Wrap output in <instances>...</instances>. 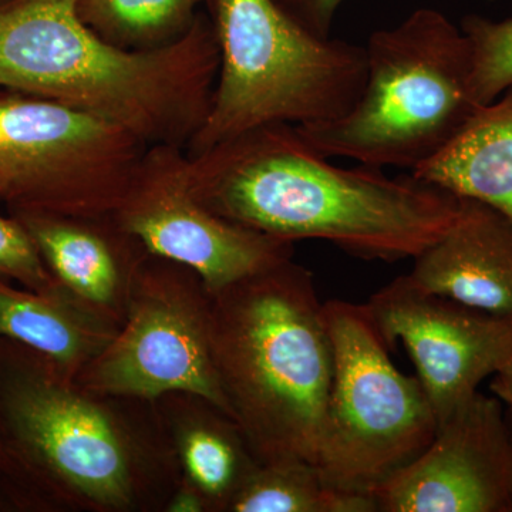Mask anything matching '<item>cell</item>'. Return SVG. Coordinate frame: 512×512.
I'll return each mask as SVG.
<instances>
[{
  "mask_svg": "<svg viewBox=\"0 0 512 512\" xmlns=\"http://www.w3.org/2000/svg\"><path fill=\"white\" fill-rule=\"evenodd\" d=\"M180 480L154 400L0 338V512H164Z\"/></svg>",
  "mask_w": 512,
  "mask_h": 512,
  "instance_id": "1",
  "label": "cell"
},
{
  "mask_svg": "<svg viewBox=\"0 0 512 512\" xmlns=\"http://www.w3.org/2000/svg\"><path fill=\"white\" fill-rule=\"evenodd\" d=\"M329 160L296 126L266 124L188 156L190 191L244 227L293 244L322 239L369 261L416 258L463 210V198L413 174Z\"/></svg>",
  "mask_w": 512,
  "mask_h": 512,
  "instance_id": "2",
  "label": "cell"
},
{
  "mask_svg": "<svg viewBox=\"0 0 512 512\" xmlns=\"http://www.w3.org/2000/svg\"><path fill=\"white\" fill-rule=\"evenodd\" d=\"M218 70L220 47L204 13L173 45L130 52L87 28L76 0L0 5V89L93 114L147 146L187 148L207 119Z\"/></svg>",
  "mask_w": 512,
  "mask_h": 512,
  "instance_id": "3",
  "label": "cell"
},
{
  "mask_svg": "<svg viewBox=\"0 0 512 512\" xmlns=\"http://www.w3.org/2000/svg\"><path fill=\"white\" fill-rule=\"evenodd\" d=\"M212 353L256 460L315 463L333 346L311 271L289 259L212 293Z\"/></svg>",
  "mask_w": 512,
  "mask_h": 512,
  "instance_id": "4",
  "label": "cell"
},
{
  "mask_svg": "<svg viewBox=\"0 0 512 512\" xmlns=\"http://www.w3.org/2000/svg\"><path fill=\"white\" fill-rule=\"evenodd\" d=\"M367 74L339 119L296 126L328 158L414 170L457 136L478 109L471 99L470 43L436 9H417L365 46Z\"/></svg>",
  "mask_w": 512,
  "mask_h": 512,
  "instance_id": "5",
  "label": "cell"
},
{
  "mask_svg": "<svg viewBox=\"0 0 512 512\" xmlns=\"http://www.w3.org/2000/svg\"><path fill=\"white\" fill-rule=\"evenodd\" d=\"M220 70L188 156L266 124L345 116L366 83L365 46L313 35L274 0H211Z\"/></svg>",
  "mask_w": 512,
  "mask_h": 512,
  "instance_id": "6",
  "label": "cell"
},
{
  "mask_svg": "<svg viewBox=\"0 0 512 512\" xmlns=\"http://www.w3.org/2000/svg\"><path fill=\"white\" fill-rule=\"evenodd\" d=\"M330 387L315 466L343 493L373 495L424 453L436 414L419 377L400 372L366 303L328 301Z\"/></svg>",
  "mask_w": 512,
  "mask_h": 512,
  "instance_id": "7",
  "label": "cell"
},
{
  "mask_svg": "<svg viewBox=\"0 0 512 512\" xmlns=\"http://www.w3.org/2000/svg\"><path fill=\"white\" fill-rule=\"evenodd\" d=\"M148 147L59 101L0 92V178L10 211L114 214Z\"/></svg>",
  "mask_w": 512,
  "mask_h": 512,
  "instance_id": "8",
  "label": "cell"
},
{
  "mask_svg": "<svg viewBox=\"0 0 512 512\" xmlns=\"http://www.w3.org/2000/svg\"><path fill=\"white\" fill-rule=\"evenodd\" d=\"M74 379L94 392L141 399L197 393L231 414L212 353V293L200 276L148 255L119 333Z\"/></svg>",
  "mask_w": 512,
  "mask_h": 512,
  "instance_id": "9",
  "label": "cell"
},
{
  "mask_svg": "<svg viewBox=\"0 0 512 512\" xmlns=\"http://www.w3.org/2000/svg\"><path fill=\"white\" fill-rule=\"evenodd\" d=\"M114 217L151 255L192 269L211 293L295 255L293 242L229 221L195 200L183 147L147 148Z\"/></svg>",
  "mask_w": 512,
  "mask_h": 512,
  "instance_id": "10",
  "label": "cell"
},
{
  "mask_svg": "<svg viewBox=\"0 0 512 512\" xmlns=\"http://www.w3.org/2000/svg\"><path fill=\"white\" fill-rule=\"evenodd\" d=\"M387 345L402 340L443 423L487 377L512 365V315H498L394 279L366 302Z\"/></svg>",
  "mask_w": 512,
  "mask_h": 512,
  "instance_id": "11",
  "label": "cell"
},
{
  "mask_svg": "<svg viewBox=\"0 0 512 512\" xmlns=\"http://www.w3.org/2000/svg\"><path fill=\"white\" fill-rule=\"evenodd\" d=\"M373 497L382 512H512V437L501 400L474 394Z\"/></svg>",
  "mask_w": 512,
  "mask_h": 512,
  "instance_id": "12",
  "label": "cell"
},
{
  "mask_svg": "<svg viewBox=\"0 0 512 512\" xmlns=\"http://www.w3.org/2000/svg\"><path fill=\"white\" fill-rule=\"evenodd\" d=\"M53 276L101 315L123 325L138 269L150 255L114 214L16 210Z\"/></svg>",
  "mask_w": 512,
  "mask_h": 512,
  "instance_id": "13",
  "label": "cell"
},
{
  "mask_svg": "<svg viewBox=\"0 0 512 512\" xmlns=\"http://www.w3.org/2000/svg\"><path fill=\"white\" fill-rule=\"evenodd\" d=\"M414 284L498 315H512V221L463 198L446 234L414 258Z\"/></svg>",
  "mask_w": 512,
  "mask_h": 512,
  "instance_id": "14",
  "label": "cell"
},
{
  "mask_svg": "<svg viewBox=\"0 0 512 512\" xmlns=\"http://www.w3.org/2000/svg\"><path fill=\"white\" fill-rule=\"evenodd\" d=\"M154 403L181 478L200 491L208 512H229L261 464L237 421L197 393H165Z\"/></svg>",
  "mask_w": 512,
  "mask_h": 512,
  "instance_id": "15",
  "label": "cell"
},
{
  "mask_svg": "<svg viewBox=\"0 0 512 512\" xmlns=\"http://www.w3.org/2000/svg\"><path fill=\"white\" fill-rule=\"evenodd\" d=\"M121 326L66 286L18 289L0 276V338L15 340L76 377L116 338Z\"/></svg>",
  "mask_w": 512,
  "mask_h": 512,
  "instance_id": "16",
  "label": "cell"
},
{
  "mask_svg": "<svg viewBox=\"0 0 512 512\" xmlns=\"http://www.w3.org/2000/svg\"><path fill=\"white\" fill-rule=\"evenodd\" d=\"M412 174L512 221V87L478 107L457 136Z\"/></svg>",
  "mask_w": 512,
  "mask_h": 512,
  "instance_id": "17",
  "label": "cell"
},
{
  "mask_svg": "<svg viewBox=\"0 0 512 512\" xmlns=\"http://www.w3.org/2000/svg\"><path fill=\"white\" fill-rule=\"evenodd\" d=\"M211 0H76L77 15L104 42L151 52L183 39Z\"/></svg>",
  "mask_w": 512,
  "mask_h": 512,
  "instance_id": "18",
  "label": "cell"
},
{
  "mask_svg": "<svg viewBox=\"0 0 512 512\" xmlns=\"http://www.w3.org/2000/svg\"><path fill=\"white\" fill-rule=\"evenodd\" d=\"M377 511L373 495L329 488L308 461L259 464L229 508V512Z\"/></svg>",
  "mask_w": 512,
  "mask_h": 512,
  "instance_id": "19",
  "label": "cell"
},
{
  "mask_svg": "<svg viewBox=\"0 0 512 512\" xmlns=\"http://www.w3.org/2000/svg\"><path fill=\"white\" fill-rule=\"evenodd\" d=\"M460 28L470 43L471 99L487 106L512 87V18L468 15Z\"/></svg>",
  "mask_w": 512,
  "mask_h": 512,
  "instance_id": "20",
  "label": "cell"
},
{
  "mask_svg": "<svg viewBox=\"0 0 512 512\" xmlns=\"http://www.w3.org/2000/svg\"><path fill=\"white\" fill-rule=\"evenodd\" d=\"M0 276L30 291H49L59 281L53 276L26 228L15 217L0 215Z\"/></svg>",
  "mask_w": 512,
  "mask_h": 512,
  "instance_id": "21",
  "label": "cell"
},
{
  "mask_svg": "<svg viewBox=\"0 0 512 512\" xmlns=\"http://www.w3.org/2000/svg\"><path fill=\"white\" fill-rule=\"evenodd\" d=\"M289 18L319 37H330L333 20L345 0H274Z\"/></svg>",
  "mask_w": 512,
  "mask_h": 512,
  "instance_id": "22",
  "label": "cell"
},
{
  "mask_svg": "<svg viewBox=\"0 0 512 512\" xmlns=\"http://www.w3.org/2000/svg\"><path fill=\"white\" fill-rule=\"evenodd\" d=\"M164 512H208V505L200 491L181 478Z\"/></svg>",
  "mask_w": 512,
  "mask_h": 512,
  "instance_id": "23",
  "label": "cell"
},
{
  "mask_svg": "<svg viewBox=\"0 0 512 512\" xmlns=\"http://www.w3.org/2000/svg\"><path fill=\"white\" fill-rule=\"evenodd\" d=\"M490 390L501 402L512 404V365L505 367L504 370L494 375Z\"/></svg>",
  "mask_w": 512,
  "mask_h": 512,
  "instance_id": "24",
  "label": "cell"
},
{
  "mask_svg": "<svg viewBox=\"0 0 512 512\" xmlns=\"http://www.w3.org/2000/svg\"><path fill=\"white\" fill-rule=\"evenodd\" d=\"M3 194H5V185H3L2 178H0V200H3Z\"/></svg>",
  "mask_w": 512,
  "mask_h": 512,
  "instance_id": "25",
  "label": "cell"
},
{
  "mask_svg": "<svg viewBox=\"0 0 512 512\" xmlns=\"http://www.w3.org/2000/svg\"><path fill=\"white\" fill-rule=\"evenodd\" d=\"M10 0H0V5H3V3H8Z\"/></svg>",
  "mask_w": 512,
  "mask_h": 512,
  "instance_id": "26",
  "label": "cell"
},
{
  "mask_svg": "<svg viewBox=\"0 0 512 512\" xmlns=\"http://www.w3.org/2000/svg\"><path fill=\"white\" fill-rule=\"evenodd\" d=\"M508 407H510V412L512 414V404H507Z\"/></svg>",
  "mask_w": 512,
  "mask_h": 512,
  "instance_id": "27",
  "label": "cell"
}]
</instances>
